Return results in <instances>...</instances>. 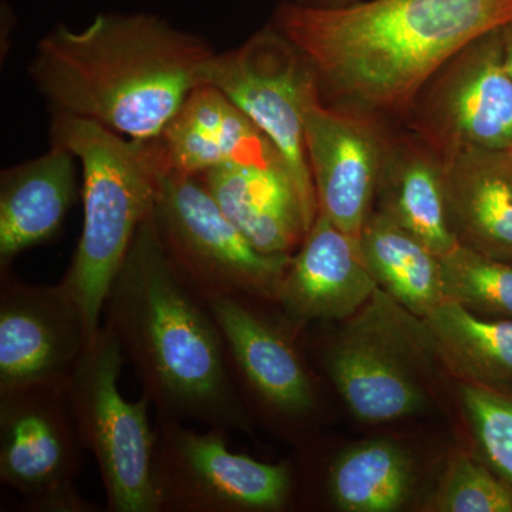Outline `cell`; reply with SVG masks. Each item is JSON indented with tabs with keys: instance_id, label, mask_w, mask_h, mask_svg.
Masks as SVG:
<instances>
[{
	"instance_id": "6da1fadb",
	"label": "cell",
	"mask_w": 512,
	"mask_h": 512,
	"mask_svg": "<svg viewBox=\"0 0 512 512\" xmlns=\"http://www.w3.org/2000/svg\"><path fill=\"white\" fill-rule=\"evenodd\" d=\"M512 23V0H369L338 9L281 2L271 25L311 62L322 101L407 117L441 67Z\"/></svg>"
},
{
	"instance_id": "7a4b0ae2",
	"label": "cell",
	"mask_w": 512,
	"mask_h": 512,
	"mask_svg": "<svg viewBox=\"0 0 512 512\" xmlns=\"http://www.w3.org/2000/svg\"><path fill=\"white\" fill-rule=\"evenodd\" d=\"M106 323L157 421L252 433L207 302L175 271L153 218L138 228L106 298Z\"/></svg>"
},
{
	"instance_id": "3957f363",
	"label": "cell",
	"mask_w": 512,
	"mask_h": 512,
	"mask_svg": "<svg viewBox=\"0 0 512 512\" xmlns=\"http://www.w3.org/2000/svg\"><path fill=\"white\" fill-rule=\"evenodd\" d=\"M215 52L156 15H99L60 25L37 45L29 74L53 113L94 121L131 140L161 131L204 84Z\"/></svg>"
},
{
	"instance_id": "277c9868",
	"label": "cell",
	"mask_w": 512,
	"mask_h": 512,
	"mask_svg": "<svg viewBox=\"0 0 512 512\" xmlns=\"http://www.w3.org/2000/svg\"><path fill=\"white\" fill-rule=\"evenodd\" d=\"M52 143L72 151L83 170V229L62 281L79 301L92 339L114 278L138 228L153 212L158 170L147 141L53 113Z\"/></svg>"
},
{
	"instance_id": "5b68a950",
	"label": "cell",
	"mask_w": 512,
	"mask_h": 512,
	"mask_svg": "<svg viewBox=\"0 0 512 512\" xmlns=\"http://www.w3.org/2000/svg\"><path fill=\"white\" fill-rule=\"evenodd\" d=\"M350 319L338 333L312 345L350 412L366 423L423 412L427 392L416 370L434 350L421 319L382 289Z\"/></svg>"
},
{
	"instance_id": "8992f818",
	"label": "cell",
	"mask_w": 512,
	"mask_h": 512,
	"mask_svg": "<svg viewBox=\"0 0 512 512\" xmlns=\"http://www.w3.org/2000/svg\"><path fill=\"white\" fill-rule=\"evenodd\" d=\"M124 360L119 343L101 326L66 386L67 402L80 441L99 467L107 510L160 512L153 480L156 427L148 420L150 399L128 402L119 377Z\"/></svg>"
},
{
	"instance_id": "52a82bcc",
	"label": "cell",
	"mask_w": 512,
	"mask_h": 512,
	"mask_svg": "<svg viewBox=\"0 0 512 512\" xmlns=\"http://www.w3.org/2000/svg\"><path fill=\"white\" fill-rule=\"evenodd\" d=\"M151 218L175 271L204 301L222 295L278 301L292 255L256 249L200 177L158 171Z\"/></svg>"
},
{
	"instance_id": "ba28073f",
	"label": "cell",
	"mask_w": 512,
	"mask_h": 512,
	"mask_svg": "<svg viewBox=\"0 0 512 512\" xmlns=\"http://www.w3.org/2000/svg\"><path fill=\"white\" fill-rule=\"evenodd\" d=\"M205 302L220 328L232 383L252 421L264 420L286 434L308 429L318 416L320 396L298 345L302 330L268 299L222 295Z\"/></svg>"
},
{
	"instance_id": "9c48e42d",
	"label": "cell",
	"mask_w": 512,
	"mask_h": 512,
	"mask_svg": "<svg viewBox=\"0 0 512 512\" xmlns=\"http://www.w3.org/2000/svg\"><path fill=\"white\" fill-rule=\"evenodd\" d=\"M204 84L221 90L272 141L284 158L311 229L319 208L303 117L308 104L320 96L311 62L269 23L237 49L215 53Z\"/></svg>"
},
{
	"instance_id": "30bf717a",
	"label": "cell",
	"mask_w": 512,
	"mask_h": 512,
	"mask_svg": "<svg viewBox=\"0 0 512 512\" xmlns=\"http://www.w3.org/2000/svg\"><path fill=\"white\" fill-rule=\"evenodd\" d=\"M228 431L156 421L160 512H278L295 500V468L232 453Z\"/></svg>"
},
{
	"instance_id": "8fae6325",
	"label": "cell",
	"mask_w": 512,
	"mask_h": 512,
	"mask_svg": "<svg viewBox=\"0 0 512 512\" xmlns=\"http://www.w3.org/2000/svg\"><path fill=\"white\" fill-rule=\"evenodd\" d=\"M501 29L448 60L407 114L414 136L439 158L464 150L512 151V79Z\"/></svg>"
},
{
	"instance_id": "7c38bea8",
	"label": "cell",
	"mask_w": 512,
	"mask_h": 512,
	"mask_svg": "<svg viewBox=\"0 0 512 512\" xmlns=\"http://www.w3.org/2000/svg\"><path fill=\"white\" fill-rule=\"evenodd\" d=\"M83 447L66 389L0 393V478L29 512H94L77 488Z\"/></svg>"
},
{
	"instance_id": "4fadbf2b",
	"label": "cell",
	"mask_w": 512,
	"mask_h": 512,
	"mask_svg": "<svg viewBox=\"0 0 512 512\" xmlns=\"http://www.w3.org/2000/svg\"><path fill=\"white\" fill-rule=\"evenodd\" d=\"M79 301L63 281L33 285L0 268V393L66 389L92 342Z\"/></svg>"
},
{
	"instance_id": "5bb4252c",
	"label": "cell",
	"mask_w": 512,
	"mask_h": 512,
	"mask_svg": "<svg viewBox=\"0 0 512 512\" xmlns=\"http://www.w3.org/2000/svg\"><path fill=\"white\" fill-rule=\"evenodd\" d=\"M303 127L319 214L357 239L373 212L386 138L372 117L326 106L320 96Z\"/></svg>"
},
{
	"instance_id": "9a60e30c",
	"label": "cell",
	"mask_w": 512,
	"mask_h": 512,
	"mask_svg": "<svg viewBox=\"0 0 512 512\" xmlns=\"http://www.w3.org/2000/svg\"><path fill=\"white\" fill-rule=\"evenodd\" d=\"M147 144L161 173L200 177L220 165L238 164L289 175L272 141L210 84L192 90L160 136Z\"/></svg>"
},
{
	"instance_id": "2e32d148",
	"label": "cell",
	"mask_w": 512,
	"mask_h": 512,
	"mask_svg": "<svg viewBox=\"0 0 512 512\" xmlns=\"http://www.w3.org/2000/svg\"><path fill=\"white\" fill-rule=\"evenodd\" d=\"M377 289L356 239L318 214L292 255L276 303L292 325L303 330L313 322H345Z\"/></svg>"
},
{
	"instance_id": "e0dca14e",
	"label": "cell",
	"mask_w": 512,
	"mask_h": 512,
	"mask_svg": "<svg viewBox=\"0 0 512 512\" xmlns=\"http://www.w3.org/2000/svg\"><path fill=\"white\" fill-rule=\"evenodd\" d=\"M448 224L458 245L512 265V160L501 151L439 158Z\"/></svg>"
},
{
	"instance_id": "ac0fdd59",
	"label": "cell",
	"mask_w": 512,
	"mask_h": 512,
	"mask_svg": "<svg viewBox=\"0 0 512 512\" xmlns=\"http://www.w3.org/2000/svg\"><path fill=\"white\" fill-rule=\"evenodd\" d=\"M76 160L72 151L52 143L43 156L2 171L0 268L60 231L77 197Z\"/></svg>"
},
{
	"instance_id": "d6986e66",
	"label": "cell",
	"mask_w": 512,
	"mask_h": 512,
	"mask_svg": "<svg viewBox=\"0 0 512 512\" xmlns=\"http://www.w3.org/2000/svg\"><path fill=\"white\" fill-rule=\"evenodd\" d=\"M222 212L265 254L293 255L309 227L285 171L225 164L200 175Z\"/></svg>"
},
{
	"instance_id": "ffe728a7",
	"label": "cell",
	"mask_w": 512,
	"mask_h": 512,
	"mask_svg": "<svg viewBox=\"0 0 512 512\" xmlns=\"http://www.w3.org/2000/svg\"><path fill=\"white\" fill-rule=\"evenodd\" d=\"M376 202V210L440 258L457 247L448 224L439 157L414 134L394 143L386 141Z\"/></svg>"
},
{
	"instance_id": "44dd1931",
	"label": "cell",
	"mask_w": 512,
	"mask_h": 512,
	"mask_svg": "<svg viewBox=\"0 0 512 512\" xmlns=\"http://www.w3.org/2000/svg\"><path fill=\"white\" fill-rule=\"evenodd\" d=\"M423 320L434 355L461 383L512 400V320L443 302Z\"/></svg>"
},
{
	"instance_id": "7402d4cb",
	"label": "cell",
	"mask_w": 512,
	"mask_h": 512,
	"mask_svg": "<svg viewBox=\"0 0 512 512\" xmlns=\"http://www.w3.org/2000/svg\"><path fill=\"white\" fill-rule=\"evenodd\" d=\"M356 245L379 289L407 312L423 319L446 302L440 256L382 211L373 210Z\"/></svg>"
},
{
	"instance_id": "603a6c76",
	"label": "cell",
	"mask_w": 512,
	"mask_h": 512,
	"mask_svg": "<svg viewBox=\"0 0 512 512\" xmlns=\"http://www.w3.org/2000/svg\"><path fill=\"white\" fill-rule=\"evenodd\" d=\"M413 461L392 440H367L345 448L323 474L330 503L345 512H393L409 500Z\"/></svg>"
},
{
	"instance_id": "cb8c5ba5",
	"label": "cell",
	"mask_w": 512,
	"mask_h": 512,
	"mask_svg": "<svg viewBox=\"0 0 512 512\" xmlns=\"http://www.w3.org/2000/svg\"><path fill=\"white\" fill-rule=\"evenodd\" d=\"M446 302L485 319L512 320V265L457 245L441 256Z\"/></svg>"
},
{
	"instance_id": "d4e9b609",
	"label": "cell",
	"mask_w": 512,
	"mask_h": 512,
	"mask_svg": "<svg viewBox=\"0 0 512 512\" xmlns=\"http://www.w3.org/2000/svg\"><path fill=\"white\" fill-rule=\"evenodd\" d=\"M429 505L440 512H512V488L476 458L460 454Z\"/></svg>"
},
{
	"instance_id": "484cf974",
	"label": "cell",
	"mask_w": 512,
	"mask_h": 512,
	"mask_svg": "<svg viewBox=\"0 0 512 512\" xmlns=\"http://www.w3.org/2000/svg\"><path fill=\"white\" fill-rule=\"evenodd\" d=\"M458 393L485 461L512 488V400L466 383Z\"/></svg>"
},
{
	"instance_id": "4316f807",
	"label": "cell",
	"mask_w": 512,
	"mask_h": 512,
	"mask_svg": "<svg viewBox=\"0 0 512 512\" xmlns=\"http://www.w3.org/2000/svg\"><path fill=\"white\" fill-rule=\"evenodd\" d=\"M299 5L309 6V8L319 9H338L353 5L360 0H295Z\"/></svg>"
},
{
	"instance_id": "83f0119b",
	"label": "cell",
	"mask_w": 512,
	"mask_h": 512,
	"mask_svg": "<svg viewBox=\"0 0 512 512\" xmlns=\"http://www.w3.org/2000/svg\"><path fill=\"white\" fill-rule=\"evenodd\" d=\"M501 33H503L505 69L512 79V23L501 29Z\"/></svg>"
},
{
	"instance_id": "f1b7e54d",
	"label": "cell",
	"mask_w": 512,
	"mask_h": 512,
	"mask_svg": "<svg viewBox=\"0 0 512 512\" xmlns=\"http://www.w3.org/2000/svg\"><path fill=\"white\" fill-rule=\"evenodd\" d=\"M508 154H510L511 160H512V151H507Z\"/></svg>"
}]
</instances>
